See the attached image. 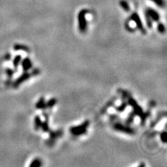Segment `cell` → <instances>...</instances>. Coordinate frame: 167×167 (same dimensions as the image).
Segmentation results:
<instances>
[{
	"instance_id": "obj_1",
	"label": "cell",
	"mask_w": 167,
	"mask_h": 167,
	"mask_svg": "<svg viewBox=\"0 0 167 167\" xmlns=\"http://www.w3.org/2000/svg\"><path fill=\"white\" fill-rule=\"evenodd\" d=\"M90 125L89 120H85L79 125L73 126L70 128V132L75 136H81L85 135L87 132V128Z\"/></svg>"
},
{
	"instance_id": "obj_2",
	"label": "cell",
	"mask_w": 167,
	"mask_h": 167,
	"mask_svg": "<svg viewBox=\"0 0 167 167\" xmlns=\"http://www.w3.org/2000/svg\"><path fill=\"white\" fill-rule=\"evenodd\" d=\"M88 10L82 9L79 11L77 15V20H78L79 30L81 33H85L87 30V20L86 15L88 13Z\"/></svg>"
},
{
	"instance_id": "obj_3",
	"label": "cell",
	"mask_w": 167,
	"mask_h": 167,
	"mask_svg": "<svg viewBox=\"0 0 167 167\" xmlns=\"http://www.w3.org/2000/svg\"><path fill=\"white\" fill-rule=\"evenodd\" d=\"M112 127H113L114 130L125 133L127 134V135H135V130H134L132 127H131L130 126L126 125V124H123L118 121L114 122L113 125H112Z\"/></svg>"
},
{
	"instance_id": "obj_4",
	"label": "cell",
	"mask_w": 167,
	"mask_h": 167,
	"mask_svg": "<svg viewBox=\"0 0 167 167\" xmlns=\"http://www.w3.org/2000/svg\"><path fill=\"white\" fill-rule=\"evenodd\" d=\"M126 100H127V104H130V105L131 106V107L132 108L133 112H135L136 115L141 117L143 114V109L141 107L140 105H139V104L137 103V102L135 100V99H134L130 95H129V96H127V98H126Z\"/></svg>"
},
{
	"instance_id": "obj_5",
	"label": "cell",
	"mask_w": 167,
	"mask_h": 167,
	"mask_svg": "<svg viewBox=\"0 0 167 167\" xmlns=\"http://www.w3.org/2000/svg\"><path fill=\"white\" fill-rule=\"evenodd\" d=\"M48 132H49V139L46 141V143L48 146H53L56 142V140L63 135V130H58L55 131L50 130Z\"/></svg>"
},
{
	"instance_id": "obj_6",
	"label": "cell",
	"mask_w": 167,
	"mask_h": 167,
	"mask_svg": "<svg viewBox=\"0 0 167 167\" xmlns=\"http://www.w3.org/2000/svg\"><path fill=\"white\" fill-rule=\"evenodd\" d=\"M31 76H32V75H31V73H29L28 71L24 72V73H22L20 76H19L14 81H13L12 84L13 86L14 87V88H17V87L20 86L23 82L28 80V79L31 77Z\"/></svg>"
},
{
	"instance_id": "obj_7",
	"label": "cell",
	"mask_w": 167,
	"mask_h": 167,
	"mask_svg": "<svg viewBox=\"0 0 167 167\" xmlns=\"http://www.w3.org/2000/svg\"><path fill=\"white\" fill-rule=\"evenodd\" d=\"M130 18L132 20H133L134 22H135V24H136V26H137L138 30H139V31H141V33H142L143 34H145V33H146V30H145L144 27H143V24L142 23V21H141L140 17H139V15H138V13L136 12L133 13L131 15Z\"/></svg>"
},
{
	"instance_id": "obj_8",
	"label": "cell",
	"mask_w": 167,
	"mask_h": 167,
	"mask_svg": "<svg viewBox=\"0 0 167 167\" xmlns=\"http://www.w3.org/2000/svg\"><path fill=\"white\" fill-rule=\"evenodd\" d=\"M145 13L150 17L151 20L153 21L159 22V20H160V14H159L158 12H157L155 9H152V8H148L146 11H145Z\"/></svg>"
},
{
	"instance_id": "obj_9",
	"label": "cell",
	"mask_w": 167,
	"mask_h": 167,
	"mask_svg": "<svg viewBox=\"0 0 167 167\" xmlns=\"http://www.w3.org/2000/svg\"><path fill=\"white\" fill-rule=\"evenodd\" d=\"M21 66H22V68L24 72L29 71L33 67V64L32 62L31 61V59L30 58L26 57L24 58V59H22L21 61Z\"/></svg>"
},
{
	"instance_id": "obj_10",
	"label": "cell",
	"mask_w": 167,
	"mask_h": 167,
	"mask_svg": "<svg viewBox=\"0 0 167 167\" xmlns=\"http://www.w3.org/2000/svg\"><path fill=\"white\" fill-rule=\"evenodd\" d=\"M36 108L38 109H42V110H44L45 109H47V107H46L45 100L44 97H41V98L38 100V102H37V103L36 104Z\"/></svg>"
},
{
	"instance_id": "obj_11",
	"label": "cell",
	"mask_w": 167,
	"mask_h": 167,
	"mask_svg": "<svg viewBox=\"0 0 167 167\" xmlns=\"http://www.w3.org/2000/svg\"><path fill=\"white\" fill-rule=\"evenodd\" d=\"M15 51H24L26 52H30V48L27 46L24 45H21V44H15L13 47Z\"/></svg>"
},
{
	"instance_id": "obj_12",
	"label": "cell",
	"mask_w": 167,
	"mask_h": 167,
	"mask_svg": "<svg viewBox=\"0 0 167 167\" xmlns=\"http://www.w3.org/2000/svg\"><path fill=\"white\" fill-rule=\"evenodd\" d=\"M136 116L137 115H136L135 112H134L133 111H132L130 113L128 114L127 118L125 119V124H126V125H131V124L134 122V120H135Z\"/></svg>"
},
{
	"instance_id": "obj_13",
	"label": "cell",
	"mask_w": 167,
	"mask_h": 167,
	"mask_svg": "<svg viewBox=\"0 0 167 167\" xmlns=\"http://www.w3.org/2000/svg\"><path fill=\"white\" fill-rule=\"evenodd\" d=\"M127 101H123V102H122V103L120 104L119 106H117L115 107V109L117 112L118 113H122V112H123L126 109V108L127 107Z\"/></svg>"
},
{
	"instance_id": "obj_14",
	"label": "cell",
	"mask_w": 167,
	"mask_h": 167,
	"mask_svg": "<svg viewBox=\"0 0 167 167\" xmlns=\"http://www.w3.org/2000/svg\"><path fill=\"white\" fill-rule=\"evenodd\" d=\"M42 124V120L41 118H40V116L37 115L35 116L34 118V128L36 130H38L40 129V126H41Z\"/></svg>"
},
{
	"instance_id": "obj_15",
	"label": "cell",
	"mask_w": 167,
	"mask_h": 167,
	"mask_svg": "<svg viewBox=\"0 0 167 167\" xmlns=\"http://www.w3.org/2000/svg\"><path fill=\"white\" fill-rule=\"evenodd\" d=\"M21 61H22V56L20 54L16 55L14 57V59L13 60V65L15 69H17V68H18L21 63Z\"/></svg>"
},
{
	"instance_id": "obj_16",
	"label": "cell",
	"mask_w": 167,
	"mask_h": 167,
	"mask_svg": "<svg viewBox=\"0 0 167 167\" xmlns=\"http://www.w3.org/2000/svg\"><path fill=\"white\" fill-rule=\"evenodd\" d=\"M40 128H41L42 132H48L50 130L49 123H48V119H45L43 122L42 121V124H41V126H40Z\"/></svg>"
},
{
	"instance_id": "obj_17",
	"label": "cell",
	"mask_w": 167,
	"mask_h": 167,
	"mask_svg": "<svg viewBox=\"0 0 167 167\" xmlns=\"http://www.w3.org/2000/svg\"><path fill=\"white\" fill-rule=\"evenodd\" d=\"M42 164V160L39 158H36L32 161V163L30 164V167H40Z\"/></svg>"
},
{
	"instance_id": "obj_18",
	"label": "cell",
	"mask_w": 167,
	"mask_h": 167,
	"mask_svg": "<svg viewBox=\"0 0 167 167\" xmlns=\"http://www.w3.org/2000/svg\"><path fill=\"white\" fill-rule=\"evenodd\" d=\"M120 6L122 9H123L126 12H129L130 11V7L129 4H128L125 0H120Z\"/></svg>"
},
{
	"instance_id": "obj_19",
	"label": "cell",
	"mask_w": 167,
	"mask_h": 167,
	"mask_svg": "<svg viewBox=\"0 0 167 167\" xmlns=\"http://www.w3.org/2000/svg\"><path fill=\"white\" fill-rule=\"evenodd\" d=\"M57 103V100L56 98H51L46 102V107L51 109Z\"/></svg>"
},
{
	"instance_id": "obj_20",
	"label": "cell",
	"mask_w": 167,
	"mask_h": 167,
	"mask_svg": "<svg viewBox=\"0 0 167 167\" xmlns=\"http://www.w3.org/2000/svg\"><path fill=\"white\" fill-rule=\"evenodd\" d=\"M150 1H153L157 6L160 8H164L165 6V2L164 0H150Z\"/></svg>"
},
{
	"instance_id": "obj_21",
	"label": "cell",
	"mask_w": 167,
	"mask_h": 167,
	"mask_svg": "<svg viewBox=\"0 0 167 167\" xmlns=\"http://www.w3.org/2000/svg\"><path fill=\"white\" fill-rule=\"evenodd\" d=\"M157 30H158V32L161 33V34H164L165 31H166L164 24L162 22H159L158 24H157Z\"/></svg>"
},
{
	"instance_id": "obj_22",
	"label": "cell",
	"mask_w": 167,
	"mask_h": 167,
	"mask_svg": "<svg viewBox=\"0 0 167 167\" xmlns=\"http://www.w3.org/2000/svg\"><path fill=\"white\" fill-rule=\"evenodd\" d=\"M160 137L161 141L163 143H166V139H167V135H166V131H162V132L160 134Z\"/></svg>"
},
{
	"instance_id": "obj_23",
	"label": "cell",
	"mask_w": 167,
	"mask_h": 167,
	"mask_svg": "<svg viewBox=\"0 0 167 167\" xmlns=\"http://www.w3.org/2000/svg\"><path fill=\"white\" fill-rule=\"evenodd\" d=\"M145 20H146V24L148 28H152L153 27V22H152V20H151V18L146 13H145Z\"/></svg>"
},
{
	"instance_id": "obj_24",
	"label": "cell",
	"mask_w": 167,
	"mask_h": 167,
	"mask_svg": "<svg viewBox=\"0 0 167 167\" xmlns=\"http://www.w3.org/2000/svg\"><path fill=\"white\" fill-rule=\"evenodd\" d=\"M6 74L8 77H9V79H11L15 74V71H13V70L11 68H6Z\"/></svg>"
},
{
	"instance_id": "obj_25",
	"label": "cell",
	"mask_w": 167,
	"mask_h": 167,
	"mask_svg": "<svg viewBox=\"0 0 167 167\" xmlns=\"http://www.w3.org/2000/svg\"><path fill=\"white\" fill-rule=\"evenodd\" d=\"M109 118L110 121L116 122L119 118V116L116 115V114H112V115H109Z\"/></svg>"
},
{
	"instance_id": "obj_26",
	"label": "cell",
	"mask_w": 167,
	"mask_h": 167,
	"mask_svg": "<svg viewBox=\"0 0 167 167\" xmlns=\"http://www.w3.org/2000/svg\"><path fill=\"white\" fill-rule=\"evenodd\" d=\"M40 70L38 69V68H34L33 70L32 73H31V75H32V76H36V75H38L40 74Z\"/></svg>"
},
{
	"instance_id": "obj_27",
	"label": "cell",
	"mask_w": 167,
	"mask_h": 167,
	"mask_svg": "<svg viewBox=\"0 0 167 167\" xmlns=\"http://www.w3.org/2000/svg\"><path fill=\"white\" fill-rule=\"evenodd\" d=\"M11 55L10 54H7L6 55H5V59L6 60H10L11 59Z\"/></svg>"
},
{
	"instance_id": "obj_28",
	"label": "cell",
	"mask_w": 167,
	"mask_h": 167,
	"mask_svg": "<svg viewBox=\"0 0 167 167\" xmlns=\"http://www.w3.org/2000/svg\"><path fill=\"white\" fill-rule=\"evenodd\" d=\"M145 166V164H144V163H142V164H141L139 165V167H141V166Z\"/></svg>"
}]
</instances>
